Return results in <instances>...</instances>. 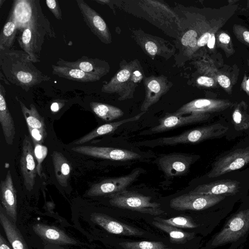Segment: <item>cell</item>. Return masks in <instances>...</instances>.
<instances>
[{
  "mask_svg": "<svg viewBox=\"0 0 249 249\" xmlns=\"http://www.w3.org/2000/svg\"><path fill=\"white\" fill-rule=\"evenodd\" d=\"M12 9L20 31L18 41L33 62H40L45 36H54L50 23L45 16L38 0H15Z\"/></svg>",
  "mask_w": 249,
  "mask_h": 249,
  "instance_id": "1",
  "label": "cell"
},
{
  "mask_svg": "<svg viewBox=\"0 0 249 249\" xmlns=\"http://www.w3.org/2000/svg\"><path fill=\"white\" fill-rule=\"evenodd\" d=\"M24 51L0 50V66L7 80L28 91L30 89L50 80L33 64Z\"/></svg>",
  "mask_w": 249,
  "mask_h": 249,
  "instance_id": "2",
  "label": "cell"
},
{
  "mask_svg": "<svg viewBox=\"0 0 249 249\" xmlns=\"http://www.w3.org/2000/svg\"><path fill=\"white\" fill-rule=\"evenodd\" d=\"M143 74L142 67L137 59L129 62L122 61L119 71L103 85L101 91L117 94L119 101L133 98L136 88L144 78Z\"/></svg>",
  "mask_w": 249,
  "mask_h": 249,
  "instance_id": "3",
  "label": "cell"
},
{
  "mask_svg": "<svg viewBox=\"0 0 249 249\" xmlns=\"http://www.w3.org/2000/svg\"><path fill=\"white\" fill-rule=\"evenodd\" d=\"M228 127L220 124H213L184 132L178 135L140 142V145L155 147L175 145L180 143H196L216 139L223 136Z\"/></svg>",
  "mask_w": 249,
  "mask_h": 249,
  "instance_id": "4",
  "label": "cell"
},
{
  "mask_svg": "<svg viewBox=\"0 0 249 249\" xmlns=\"http://www.w3.org/2000/svg\"><path fill=\"white\" fill-rule=\"evenodd\" d=\"M111 205L122 209L137 211L153 215L162 214L165 212L160 209V204L151 201V197L124 190L108 195Z\"/></svg>",
  "mask_w": 249,
  "mask_h": 249,
  "instance_id": "5",
  "label": "cell"
},
{
  "mask_svg": "<svg viewBox=\"0 0 249 249\" xmlns=\"http://www.w3.org/2000/svg\"><path fill=\"white\" fill-rule=\"evenodd\" d=\"M249 232V208L232 215L221 230L211 241L210 245L216 248L239 241Z\"/></svg>",
  "mask_w": 249,
  "mask_h": 249,
  "instance_id": "6",
  "label": "cell"
},
{
  "mask_svg": "<svg viewBox=\"0 0 249 249\" xmlns=\"http://www.w3.org/2000/svg\"><path fill=\"white\" fill-rule=\"evenodd\" d=\"M225 197L224 196L202 195L190 192L172 199L170 206L178 211H199L217 204Z\"/></svg>",
  "mask_w": 249,
  "mask_h": 249,
  "instance_id": "7",
  "label": "cell"
},
{
  "mask_svg": "<svg viewBox=\"0 0 249 249\" xmlns=\"http://www.w3.org/2000/svg\"><path fill=\"white\" fill-rule=\"evenodd\" d=\"M249 163V147L233 151L219 158L208 173L209 178H215L239 169Z\"/></svg>",
  "mask_w": 249,
  "mask_h": 249,
  "instance_id": "8",
  "label": "cell"
},
{
  "mask_svg": "<svg viewBox=\"0 0 249 249\" xmlns=\"http://www.w3.org/2000/svg\"><path fill=\"white\" fill-rule=\"evenodd\" d=\"M210 116V114L209 113H192L186 116L167 113L159 120L158 125L142 132L140 135H151L183 125L205 122L207 121Z\"/></svg>",
  "mask_w": 249,
  "mask_h": 249,
  "instance_id": "9",
  "label": "cell"
},
{
  "mask_svg": "<svg viewBox=\"0 0 249 249\" xmlns=\"http://www.w3.org/2000/svg\"><path fill=\"white\" fill-rule=\"evenodd\" d=\"M141 173V169H137L127 175L104 179L92 185L86 194L90 196H98L109 195L125 190L136 180Z\"/></svg>",
  "mask_w": 249,
  "mask_h": 249,
  "instance_id": "10",
  "label": "cell"
},
{
  "mask_svg": "<svg viewBox=\"0 0 249 249\" xmlns=\"http://www.w3.org/2000/svg\"><path fill=\"white\" fill-rule=\"evenodd\" d=\"M73 151L83 155L114 160H129L142 158L138 153L124 149L91 145L77 146L71 148Z\"/></svg>",
  "mask_w": 249,
  "mask_h": 249,
  "instance_id": "11",
  "label": "cell"
},
{
  "mask_svg": "<svg viewBox=\"0 0 249 249\" xmlns=\"http://www.w3.org/2000/svg\"><path fill=\"white\" fill-rule=\"evenodd\" d=\"M76 2L84 21L90 31L103 43H111V36L109 30L101 16L84 0H76Z\"/></svg>",
  "mask_w": 249,
  "mask_h": 249,
  "instance_id": "12",
  "label": "cell"
},
{
  "mask_svg": "<svg viewBox=\"0 0 249 249\" xmlns=\"http://www.w3.org/2000/svg\"><path fill=\"white\" fill-rule=\"evenodd\" d=\"M234 103L228 100L200 98L188 102L174 113L184 115L192 113H209L223 111L234 106Z\"/></svg>",
  "mask_w": 249,
  "mask_h": 249,
  "instance_id": "13",
  "label": "cell"
},
{
  "mask_svg": "<svg viewBox=\"0 0 249 249\" xmlns=\"http://www.w3.org/2000/svg\"><path fill=\"white\" fill-rule=\"evenodd\" d=\"M143 81L145 88V98L141 106V111L146 112L149 107L169 90L173 84L163 75L145 77Z\"/></svg>",
  "mask_w": 249,
  "mask_h": 249,
  "instance_id": "14",
  "label": "cell"
},
{
  "mask_svg": "<svg viewBox=\"0 0 249 249\" xmlns=\"http://www.w3.org/2000/svg\"><path fill=\"white\" fill-rule=\"evenodd\" d=\"M193 155L170 153L160 158L158 164L167 177L182 176L187 173L194 161Z\"/></svg>",
  "mask_w": 249,
  "mask_h": 249,
  "instance_id": "15",
  "label": "cell"
},
{
  "mask_svg": "<svg viewBox=\"0 0 249 249\" xmlns=\"http://www.w3.org/2000/svg\"><path fill=\"white\" fill-rule=\"evenodd\" d=\"M34 151L30 139L25 135L22 142L20 167L26 189L31 191L34 186L37 172Z\"/></svg>",
  "mask_w": 249,
  "mask_h": 249,
  "instance_id": "16",
  "label": "cell"
},
{
  "mask_svg": "<svg viewBox=\"0 0 249 249\" xmlns=\"http://www.w3.org/2000/svg\"><path fill=\"white\" fill-rule=\"evenodd\" d=\"M134 38L145 53L150 56L170 57L175 52L168 47L166 41L162 38L144 33L142 31L133 32Z\"/></svg>",
  "mask_w": 249,
  "mask_h": 249,
  "instance_id": "17",
  "label": "cell"
},
{
  "mask_svg": "<svg viewBox=\"0 0 249 249\" xmlns=\"http://www.w3.org/2000/svg\"><path fill=\"white\" fill-rule=\"evenodd\" d=\"M56 64L59 66L79 69L98 76L101 78L110 70V66L107 62L99 58H92L86 56H83L75 61H67L59 58Z\"/></svg>",
  "mask_w": 249,
  "mask_h": 249,
  "instance_id": "18",
  "label": "cell"
},
{
  "mask_svg": "<svg viewBox=\"0 0 249 249\" xmlns=\"http://www.w3.org/2000/svg\"><path fill=\"white\" fill-rule=\"evenodd\" d=\"M91 220L108 232L126 236H140L143 233L139 229L118 221L105 214L94 213Z\"/></svg>",
  "mask_w": 249,
  "mask_h": 249,
  "instance_id": "19",
  "label": "cell"
},
{
  "mask_svg": "<svg viewBox=\"0 0 249 249\" xmlns=\"http://www.w3.org/2000/svg\"><path fill=\"white\" fill-rule=\"evenodd\" d=\"M0 197L5 212L14 223L17 220V203L16 191L14 188L12 176L8 171L5 178L0 185Z\"/></svg>",
  "mask_w": 249,
  "mask_h": 249,
  "instance_id": "20",
  "label": "cell"
},
{
  "mask_svg": "<svg viewBox=\"0 0 249 249\" xmlns=\"http://www.w3.org/2000/svg\"><path fill=\"white\" fill-rule=\"evenodd\" d=\"M240 188L239 182L231 179H221L198 185L191 192L215 196H228L235 195Z\"/></svg>",
  "mask_w": 249,
  "mask_h": 249,
  "instance_id": "21",
  "label": "cell"
},
{
  "mask_svg": "<svg viewBox=\"0 0 249 249\" xmlns=\"http://www.w3.org/2000/svg\"><path fill=\"white\" fill-rule=\"evenodd\" d=\"M33 229L38 236L50 243L63 245L77 244L76 241L55 227L37 223L33 226Z\"/></svg>",
  "mask_w": 249,
  "mask_h": 249,
  "instance_id": "22",
  "label": "cell"
},
{
  "mask_svg": "<svg viewBox=\"0 0 249 249\" xmlns=\"http://www.w3.org/2000/svg\"><path fill=\"white\" fill-rule=\"evenodd\" d=\"M5 90L0 85V123L6 143L12 145L16 134L13 117L10 114L5 99Z\"/></svg>",
  "mask_w": 249,
  "mask_h": 249,
  "instance_id": "23",
  "label": "cell"
},
{
  "mask_svg": "<svg viewBox=\"0 0 249 249\" xmlns=\"http://www.w3.org/2000/svg\"><path fill=\"white\" fill-rule=\"evenodd\" d=\"M0 222L13 249H28L21 232L15 223L10 220L0 207Z\"/></svg>",
  "mask_w": 249,
  "mask_h": 249,
  "instance_id": "24",
  "label": "cell"
},
{
  "mask_svg": "<svg viewBox=\"0 0 249 249\" xmlns=\"http://www.w3.org/2000/svg\"><path fill=\"white\" fill-rule=\"evenodd\" d=\"M145 112V111L141 112L131 118L103 124L76 140L73 143L75 144H83L100 136L111 133L122 124L139 120Z\"/></svg>",
  "mask_w": 249,
  "mask_h": 249,
  "instance_id": "25",
  "label": "cell"
},
{
  "mask_svg": "<svg viewBox=\"0 0 249 249\" xmlns=\"http://www.w3.org/2000/svg\"><path fill=\"white\" fill-rule=\"evenodd\" d=\"M52 67L53 74L69 80L80 82H90L97 81L101 79L95 75L67 66L52 65Z\"/></svg>",
  "mask_w": 249,
  "mask_h": 249,
  "instance_id": "26",
  "label": "cell"
},
{
  "mask_svg": "<svg viewBox=\"0 0 249 249\" xmlns=\"http://www.w3.org/2000/svg\"><path fill=\"white\" fill-rule=\"evenodd\" d=\"M52 156L57 180L61 186L66 187L68 185L71 171L70 162L59 152L54 151Z\"/></svg>",
  "mask_w": 249,
  "mask_h": 249,
  "instance_id": "27",
  "label": "cell"
},
{
  "mask_svg": "<svg viewBox=\"0 0 249 249\" xmlns=\"http://www.w3.org/2000/svg\"><path fill=\"white\" fill-rule=\"evenodd\" d=\"M8 19L0 35V50L10 49L12 47L17 32L16 18L11 9Z\"/></svg>",
  "mask_w": 249,
  "mask_h": 249,
  "instance_id": "28",
  "label": "cell"
},
{
  "mask_svg": "<svg viewBox=\"0 0 249 249\" xmlns=\"http://www.w3.org/2000/svg\"><path fill=\"white\" fill-rule=\"evenodd\" d=\"M89 105L92 111L105 121H113L124 114L123 111L119 108L108 104L92 102Z\"/></svg>",
  "mask_w": 249,
  "mask_h": 249,
  "instance_id": "29",
  "label": "cell"
},
{
  "mask_svg": "<svg viewBox=\"0 0 249 249\" xmlns=\"http://www.w3.org/2000/svg\"><path fill=\"white\" fill-rule=\"evenodd\" d=\"M18 102L27 126L47 132L44 118L39 114L35 106L31 104L28 108L21 101Z\"/></svg>",
  "mask_w": 249,
  "mask_h": 249,
  "instance_id": "30",
  "label": "cell"
},
{
  "mask_svg": "<svg viewBox=\"0 0 249 249\" xmlns=\"http://www.w3.org/2000/svg\"><path fill=\"white\" fill-rule=\"evenodd\" d=\"M152 224L158 229L167 233L172 243H184L194 237V233L184 232L176 227L154 220Z\"/></svg>",
  "mask_w": 249,
  "mask_h": 249,
  "instance_id": "31",
  "label": "cell"
},
{
  "mask_svg": "<svg viewBox=\"0 0 249 249\" xmlns=\"http://www.w3.org/2000/svg\"><path fill=\"white\" fill-rule=\"evenodd\" d=\"M248 105L241 101L234 106L232 113V120L235 128L237 130L247 129L249 123V113Z\"/></svg>",
  "mask_w": 249,
  "mask_h": 249,
  "instance_id": "32",
  "label": "cell"
},
{
  "mask_svg": "<svg viewBox=\"0 0 249 249\" xmlns=\"http://www.w3.org/2000/svg\"><path fill=\"white\" fill-rule=\"evenodd\" d=\"M119 245L124 249H170L161 242L126 241L121 242Z\"/></svg>",
  "mask_w": 249,
  "mask_h": 249,
  "instance_id": "33",
  "label": "cell"
},
{
  "mask_svg": "<svg viewBox=\"0 0 249 249\" xmlns=\"http://www.w3.org/2000/svg\"><path fill=\"white\" fill-rule=\"evenodd\" d=\"M217 46L225 52L227 57L233 54L235 50L230 36L224 31H218L215 35Z\"/></svg>",
  "mask_w": 249,
  "mask_h": 249,
  "instance_id": "34",
  "label": "cell"
},
{
  "mask_svg": "<svg viewBox=\"0 0 249 249\" xmlns=\"http://www.w3.org/2000/svg\"><path fill=\"white\" fill-rule=\"evenodd\" d=\"M155 220L175 227L193 229L198 227L192 219L187 217L178 216L167 219L156 217Z\"/></svg>",
  "mask_w": 249,
  "mask_h": 249,
  "instance_id": "35",
  "label": "cell"
},
{
  "mask_svg": "<svg viewBox=\"0 0 249 249\" xmlns=\"http://www.w3.org/2000/svg\"><path fill=\"white\" fill-rule=\"evenodd\" d=\"M201 35L199 34L197 29H190L186 32L181 38V44L187 48L190 54L197 50V40Z\"/></svg>",
  "mask_w": 249,
  "mask_h": 249,
  "instance_id": "36",
  "label": "cell"
},
{
  "mask_svg": "<svg viewBox=\"0 0 249 249\" xmlns=\"http://www.w3.org/2000/svg\"><path fill=\"white\" fill-rule=\"evenodd\" d=\"M195 66L201 75L212 77L216 80V76L219 70L211 60H201L196 61Z\"/></svg>",
  "mask_w": 249,
  "mask_h": 249,
  "instance_id": "37",
  "label": "cell"
},
{
  "mask_svg": "<svg viewBox=\"0 0 249 249\" xmlns=\"http://www.w3.org/2000/svg\"><path fill=\"white\" fill-rule=\"evenodd\" d=\"M34 155L37 161V172L40 177L41 176L42 163L47 155L48 149L42 144H34Z\"/></svg>",
  "mask_w": 249,
  "mask_h": 249,
  "instance_id": "38",
  "label": "cell"
},
{
  "mask_svg": "<svg viewBox=\"0 0 249 249\" xmlns=\"http://www.w3.org/2000/svg\"><path fill=\"white\" fill-rule=\"evenodd\" d=\"M222 21L221 20H219L216 22V24L213 26H211L210 28L203 33L199 37L197 42V49L204 46L207 44L209 40L210 39L213 33L217 32L219 28L222 25Z\"/></svg>",
  "mask_w": 249,
  "mask_h": 249,
  "instance_id": "39",
  "label": "cell"
},
{
  "mask_svg": "<svg viewBox=\"0 0 249 249\" xmlns=\"http://www.w3.org/2000/svg\"><path fill=\"white\" fill-rule=\"evenodd\" d=\"M232 30L236 38L249 47V30L245 26L239 24H234Z\"/></svg>",
  "mask_w": 249,
  "mask_h": 249,
  "instance_id": "40",
  "label": "cell"
},
{
  "mask_svg": "<svg viewBox=\"0 0 249 249\" xmlns=\"http://www.w3.org/2000/svg\"><path fill=\"white\" fill-rule=\"evenodd\" d=\"M216 81L226 92L228 94L231 93L234 84L229 76L226 73L219 71L216 76Z\"/></svg>",
  "mask_w": 249,
  "mask_h": 249,
  "instance_id": "41",
  "label": "cell"
},
{
  "mask_svg": "<svg viewBox=\"0 0 249 249\" xmlns=\"http://www.w3.org/2000/svg\"><path fill=\"white\" fill-rule=\"evenodd\" d=\"M28 130L31 137L33 144H42L47 135V133L41 130L28 126Z\"/></svg>",
  "mask_w": 249,
  "mask_h": 249,
  "instance_id": "42",
  "label": "cell"
},
{
  "mask_svg": "<svg viewBox=\"0 0 249 249\" xmlns=\"http://www.w3.org/2000/svg\"><path fill=\"white\" fill-rule=\"evenodd\" d=\"M196 83L200 86L208 88L215 87L218 84L214 78L205 75L198 76L196 80Z\"/></svg>",
  "mask_w": 249,
  "mask_h": 249,
  "instance_id": "43",
  "label": "cell"
},
{
  "mask_svg": "<svg viewBox=\"0 0 249 249\" xmlns=\"http://www.w3.org/2000/svg\"><path fill=\"white\" fill-rule=\"evenodd\" d=\"M46 3L55 18L62 20V13L58 1L56 0H46Z\"/></svg>",
  "mask_w": 249,
  "mask_h": 249,
  "instance_id": "44",
  "label": "cell"
},
{
  "mask_svg": "<svg viewBox=\"0 0 249 249\" xmlns=\"http://www.w3.org/2000/svg\"><path fill=\"white\" fill-rule=\"evenodd\" d=\"M241 89L249 96V76L245 73L241 84Z\"/></svg>",
  "mask_w": 249,
  "mask_h": 249,
  "instance_id": "45",
  "label": "cell"
},
{
  "mask_svg": "<svg viewBox=\"0 0 249 249\" xmlns=\"http://www.w3.org/2000/svg\"><path fill=\"white\" fill-rule=\"evenodd\" d=\"M0 249H11L1 234H0Z\"/></svg>",
  "mask_w": 249,
  "mask_h": 249,
  "instance_id": "46",
  "label": "cell"
},
{
  "mask_svg": "<svg viewBox=\"0 0 249 249\" xmlns=\"http://www.w3.org/2000/svg\"><path fill=\"white\" fill-rule=\"evenodd\" d=\"M217 32H215L213 33L212 36L207 43L208 47L210 49H213L214 47V44L215 41V34Z\"/></svg>",
  "mask_w": 249,
  "mask_h": 249,
  "instance_id": "47",
  "label": "cell"
},
{
  "mask_svg": "<svg viewBox=\"0 0 249 249\" xmlns=\"http://www.w3.org/2000/svg\"><path fill=\"white\" fill-rule=\"evenodd\" d=\"M51 109L53 112H57L59 109V104L57 102H53L51 106Z\"/></svg>",
  "mask_w": 249,
  "mask_h": 249,
  "instance_id": "48",
  "label": "cell"
},
{
  "mask_svg": "<svg viewBox=\"0 0 249 249\" xmlns=\"http://www.w3.org/2000/svg\"><path fill=\"white\" fill-rule=\"evenodd\" d=\"M237 1V0H228V2L229 4H234V3H235Z\"/></svg>",
  "mask_w": 249,
  "mask_h": 249,
  "instance_id": "49",
  "label": "cell"
},
{
  "mask_svg": "<svg viewBox=\"0 0 249 249\" xmlns=\"http://www.w3.org/2000/svg\"><path fill=\"white\" fill-rule=\"evenodd\" d=\"M246 7L247 8L249 9V0L247 1Z\"/></svg>",
  "mask_w": 249,
  "mask_h": 249,
  "instance_id": "50",
  "label": "cell"
},
{
  "mask_svg": "<svg viewBox=\"0 0 249 249\" xmlns=\"http://www.w3.org/2000/svg\"><path fill=\"white\" fill-rule=\"evenodd\" d=\"M4 1L5 0H0V6H1V5L2 4V2H4Z\"/></svg>",
  "mask_w": 249,
  "mask_h": 249,
  "instance_id": "51",
  "label": "cell"
},
{
  "mask_svg": "<svg viewBox=\"0 0 249 249\" xmlns=\"http://www.w3.org/2000/svg\"><path fill=\"white\" fill-rule=\"evenodd\" d=\"M249 128V123H248V124H247V128Z\"/></svg>",
  "mask_w": 249,
  "mask_h": 249,
  "instance_id": "52",
  "label": "cell"
},
{
  "mask_svg": "<svg viewBox=\"0 0 249 249\" xmlns=\"http://www.w3.org/2000/svg\"><path fill=\"white\" fill-rule=\"evenodd\" d=\"M249 64V62H248Z\"/></svg>",
  "mask_w": 249,
  "mask_h": 249,
  "instance_id": "53",
  "label": "cell"
}]
</instances>
